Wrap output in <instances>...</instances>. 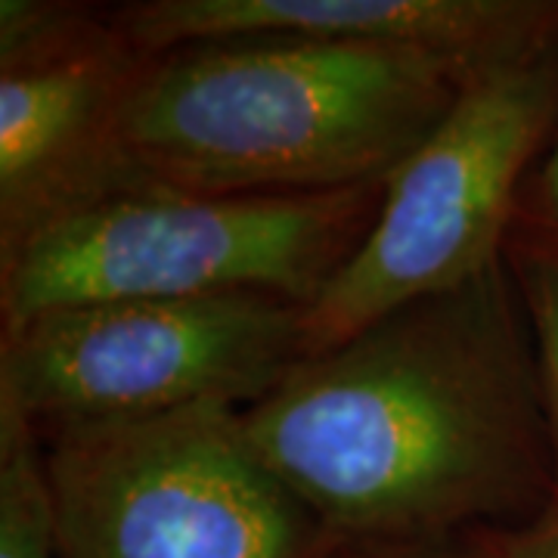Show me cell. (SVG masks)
<instances>
[{
  "label": "cell",
  "instance_id": "cell-4",
  "mask_svg": "<svg viewBox=\"0 0 558 558\" xmlns=\"http://www.w3.org/2000/svg\"><path fill=\"white\" fill-rule=\"evenodd\" d=\"M38 438L60 558H339L348 543L260 457L236 407Z\"/></svg>",
  "mask_w": 558,
  "mask_h": 558
},
{
  "label": "cell",
  "instance_id": "cell-10",
  "mask_svg": "<svg viewBox=\"0 0 558 558\" xmlns=\"http://www.w3.org/2000/svg\"><path fill=\"white\" fill-rule=\"evenodd\" d=\"M506 260L519 282L537 351L539 391L553 457V502L558 506V252L509 233Z\"/></svg>",
  "mask_w": 558,
  "mask_h": 558
},
{
  "label": "cell",
  "instance_id": "cell-5",
  "mask_svg": "<svg viewBox=\"0 0 558 558\" xmlns=\"http://www.w3.org/2000/svg\"><path fill=\"white\" fill-rule=\"evenodd\" d=\"M558 124V47L481 69L385 180L357 252L304 311V357L506 258L519 196Z\"/></svg>",
  "mask_w": 558,
  "mask_h": 558
},
{
  "label": "cell",
  "instance_id": "cell-9",
  "mask_svg": "<svg viewBox=\"0 0 558 558\" xmlns=\"http://www.w3.org/2000/svg\"><path fill=\"white\" fill-rule=\"evenodd\" d=\"M0 558H60L44 450L35 428L0 407Z\"/></svg>",
  "mask_w": 558,
  "mask_h": 558
},
{
  "label": "cell",
  "instance_id": "cell-12",
  "mask_svg": "<svg viewBox=\"0 0 558 558\" xmlns=\"http://www.w3.org/2000/svg\"><path fill=\"white\" fill-rule=\"evenodd\" d=\"M481 558H558V506L553 502L543 515L506 531L472 534Z\"/></svg>",
  "mask_w": 558,
  "mask_h": 558
},
{
  "label": "cell",
  "instance_id": "cell-1",
  "mask_svg": "<svg viewBox=\"0 0 558 558\" xmlns=\"http://www.w3.org/2000/svg\"><path fill=\"white\" fill-rule=\"evenodd\" d=\"M240 416L348 543L506 531L553 506L537 351L506 258L304 357Z\"/></svg>",
  "mask_w": 558,
  "mask_h": 558
},
{
  "label": "cell",
  "instance_id": "cell-2",
  "mask_svg": "<svg viewBox=\"0 0 558 558\" xmlns=\"http://www.w3.org/2000/svg\"><path fill=\"white\" fill-rule=\"evenodd\" d=\"M475 72L410 47L233 38L149 57L112 128L116 174L205 196L385 183Z\"/></svg>",
  "mask_w": 558,
  "mask_h": 558
},
{
  "label": "cell",
  "instance_id": "cell-3",
  "mask_svg": "<svg viewBox=\"0 0 558 558\" xmlns=\"http://www.w3.org/2000/svg\"><path fill=\"white\" fill-rule=\"evenodd\" d=\"M385 183L205 196L119 178L0 248V329L100 301L264 292L311 307L357 252Z\"/></svg>",
  "mask_w": 558,
  "mask_h": 558
},
{
  "label": "cell",
  "instance_id": "cell-8",
  "mask_svg": "<svg viewBox=\"0 0 558 558\" xmlns=\"http://www.w3.org/2000/svg\"><path fill=\"white\" fill-rule=\"evenodd\" d=\"M146 57L233 38L410 47L469 72L558 47V0H140L109 13Z\"/></svg>",
  "mask_w": 558,
  "mask_h": 558
},
{
  "label": "cell",
  "instance_id": "cell-7",
  "mask_svg": "<svg viewBox=\"0 0 558 558\" xmlns=\"http://www.w3.org/2000/svg\"><path fill=\"white\" fill-rule=\"evenodd\" d=\"M146 62L109 16L0 3V248L119 178L112 128Z\"/></svg>",
  "mask_w": 558,
  "mask_h": 558
},
{
  "label": "cell",
  "instance_id": "cell-6",
  "mask_svg": "<svg viewBox=\"0 0 558 558\" xmlns=\"http://www.w3.org/2000/svg\"><path fill=\"white\" fill-rule=\"evenodd\" d=\"M304 311L264 292L47 311L0 329V407L35 435L199 403L245 410L304 360Z\"/></svg>",
  "mask_w": 558,
  "mask_h": 558
},
{
  "label": "cell",
  "instance_id": "cell-11",
  "mask_svg": "<svg viewBox=\"0 0 558 558\" xmlns=\"http://www.w3.org/2000/svg\"><path fill=\"white\" fill-rule=\"evenodd\" d=\"M512 233L558 252V124L521 186Z\"/></svg>",
  "mask_w": 558,
  "mask_h": 558
},
{
  "label": "cell",
  "instance_id": "cell-13",
  "mask_svg": "<svg viewBox=\"0 0 558 558\" xmlns=\"http://www.w3.org/2000/svg\"><path fill=\"white\" fill-rule=\"evenodd\" d=\"M339 558H481L475 537L447 539H363L344 543Z\"/></svg>",
  "mask_w": 558,
  "mask_h": 558
}]
</instances>
